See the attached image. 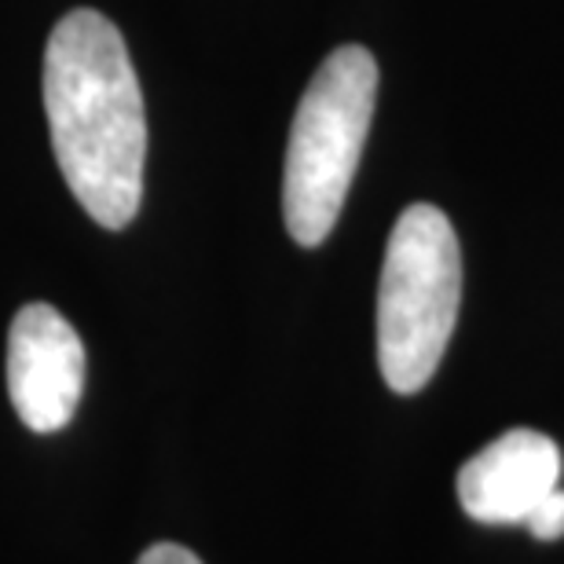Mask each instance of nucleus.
Returning a JSON list of instances; mask_svg holds the SVG:
<instances>
[{
    "instance_id": "nucleus-5",
    "label": "nucleus",
    "mask_w": 564,
    "mask_h": 564,
    "mask_svg": "<svg viewBox=\"0 0 564 564\" xmlns=\"http://www.w3.org/2000/svg\"><path fill=\"white\" fill-rule=\"evenodd\" d=\"M561 488V447L535 429H510L458 473V502L480 524H524Z\"/></svg>"
},
{
    "instance_id": "nucleus-4",
    "label": "nucleus",
    "mask_w": 564,
    "mask_h": 564,
    "mask_svg": "<svg viewBox=\"0 0 564 564\" xmlns=\"http://www.w3.org/2000/svg\"><path fill=\"white\" fill-rule=\"evenodd\" d=\"M85 345L52 304H26L8 330V397L22 425L59 433L85 392Z\"/></svg>"
},
{
    "instance_id": "nucleus-6",
    "label": "nucleus",
    "mask_w": 564,
    "mask_h": 564,
    "mask_svg": "<svg viewBox=\"0 0 564 564\" xmlns=\"http://www.w3.org/2000/svg\"><path fill=\"white\" fill-rule=\"evenodd\" d=\"M528 532L535 539H543V543H554V539L564 535V491H550L543 502L535 506L532 513H528Z\"/></svg>"
},
{
    "instance_id": "nucleus-3",
    "label": "nucleus",
    "mask_w": 564,
    "mask_h": 564,
    "mask_svg": "<svg viewBox=\"0 0 564 564\" xmlns=\"http://www.w3.org/2000/svg\"><path fill=\"white\" fill-rule=\"evenodd\" d=\"M462 304V250L447 213L414 202L389 235L378 286V367L392 392L429 386Z\"/></svg>"
},
{
    "instance_id": "nucleus-7",
    "label": "nucleus",
    "mask_w": 564,
    "mask_h": 564,
    "mask_svg": "<svg viewBox=\"0 0 564 564\" xmlns=\"http://www.w3.org/2000/svg\"><path fill=\"white\" fill-rule=\"evenodd\" d=\"M137 564H202L191 550L176 546V543H154L147 554H140Z\"/></svg>"
},
{
    "instance_id": "nucleus-2",
    "label": "nucleus",
    "mask_w": 564,
    "mask_h": 564,
    "mask_svg": "<svg viewBox=\"0 0 564 564\" xmlns=\"http://www.w3.org/2000/svg\"><path fill=\"white\" fill-rule=\"evenodd\" d=\"M378 99V63L359 44L330 52L293 115L282 217L297 246H319L334 231L364 154Z\"/></svg>"
},
{
    "instance_id": "nucleus-1",
    "label": "nucleus",
    "mask_w": 564,
    "mask_h": 564,
    "mask_svg": "<svg viewBox=\"0 0 564 564\" xmlns=\"http://www.w3.org/2000/svg\"><path fill=\"white\" fill-rule=\"evenodd\" d=\"M44 110L66 187L99 228H129L143 198L147 115L126 37L107 15L77 8L44 48Z\"/></svg>"
}]
</instances>
